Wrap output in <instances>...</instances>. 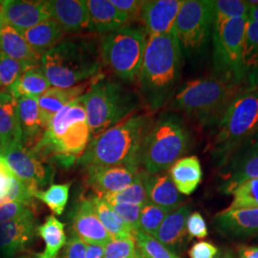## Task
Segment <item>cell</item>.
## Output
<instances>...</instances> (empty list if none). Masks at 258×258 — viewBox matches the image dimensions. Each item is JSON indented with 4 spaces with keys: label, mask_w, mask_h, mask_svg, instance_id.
<instances>
[{
    "label": "cell",
    "mask_w": 258,
    "mask_h": 258,
    "mask_svg": "<svg viewBox=\"0 0 258 258\" xmlns=\"http://www.w3.org/2000/svg\"><path fill=\"white\" fill-rule=\"evenodd\" d=\"M183 52L173 34L148 36L137 77L139 98L149 112L171 102L181 78Z\"/></svg>",
    "instance_id": "6da1fadb"
},
{
    "label": "cell",
    "mask_w": 258,
    "mask_h": 258,
    "mask_svg": "<svg viewBox=\"0 0 258 258\" xmlns=\"http://www.w3.org/2000/svg\"><path fill=\"white\" fill-rule=\"evenodd\" d=\"M102 66L101 38L70 36L41 56L40 68L53 87L68 89L96 77Z\"/></svg>",
    "instance_id": "7a4b0ae2"
},
{
    "label": "cell",
    "mask_w": 258,
    "mask_h": 258,
    "mask_svg": "<svg viewBox=\"0 0 258 258\" xmlns=\"http://www.w3.org/2000/svg\"><path fill=\"white\" fill-rule=\"evenodd\" d=\"M152 120L135 112L92 139L78 164L87 166H127L139 170L144 139Z\"/></svg>",
    "instance_id": "3957f363"
},
{
    "label": "cell",
    "mask_w": 258,
    "mask_h": 258,
    "mask_svg": "<svg viewBox=\"0 0 258 258\" xmlns=\"http://www.w3.org/2000/svg\"><path fill=\"white\" fill-rule=\"evenodd\" d=\"M90 140L86 112L79 97L55 115L41 139L30 150L41 161L53 160L70 166L82 157Z\"/></svg>",
    "instance_id": "277c9868"
},
{
    "label": "cell",
    "mask_w": 258,
    "mask_h": 258,
    "mask_svg": "<svg viewBox=\"0 0 258 258\" xmlns=\"http://www.w3.org/2000/svg\"><path fill=\"white\" fill-rule=\"evenodd\" d=\"M258 135V89L238 94L212 125L208 149L221 166Z\"/></svg>",
    "instance_id": "5b68a950"
},
{
    "label": "cell",
    "mask_w": 258,
    "mask_h": 258,
    "mask_svg": "<svg viewBox=\"0 0 258 258\" xmlns=\"http://www.w3.org/2000/svg\"><path fill=\"white\" fill-rule=\"evenodd\" d=\"M191 143V132L182 116L177 112H165L151 122L145 136L141 165L150 174L164 172L184 156Z\"/></svg>",
    "instance_id": "8992f818"
},
{
    "label": "cell",
    "mask_w": 258,
    "mask_h": 258,
    "mask_svg": "<svg viewBox=\"0 0 258 258\" xmlns=\"http://www.w3.org/2000/svg\"><path fill=\"white\" fill-rule=\"evenodd\" d=\"M245 91L249 90L214 77L198 78L184 83L176 92L169 109L184 113L202 126H212L229 103Z\"/></svg>",
    "instance_id": "52a82bcc"
},
{
    "label": "cell",
    "mask_w": 258,
    "mask_h": 258,
    "mask_svg": "<svg viewBox=\"0 0 258 258\" xmlns=\"http://www.w3.org/2000/svg\"><path fill=\"white\" fill-rule=\"evenodd\" d=\"M81 99L86 112L91 140L137 112L140 104L136 93L105 78L93 82Z\"/></svg>",
    "instance_id": "ba28073f"
},
{
    "label": "cell",
    "mask_w": 258,
    "mask_h": 258,
    "mask_svg": "<svg viewBox=\"0 0 258 258\" xmlns=\"http://www.w3.org/2000/svg\"><path fill=\"white\" fill-rule=\"evenodd\" d=\"M148 37L144 26L131 25L102 35V65L107 66L120 80L135 82L143 62Z\"/></svg>",
    "instance_id": "9c48e42d"
},
{
    "label": "cell",
    "mask_w": 258,
    "mask_h": 258,
    "mask_svg": "<svg viewBox=\"0 0 258 258\" xmlns=\"http://www.w3.org/2000/svg\"><path fill=\"white\" fill-rule=\"evenodd\" d=\"M247 24L248 19L213 20L212 34L213 77L242 87V50Z\"/></svg>",
    "instance_id": "30bf717a"
},
{
    "label": "cell",
    "mask_w": 258,
    "mask_h": 258,
    "mask_svg": "<svg viewBox=\"0 0 258 258\" xmlns=\"http://www.w3.org/2000/svg\"><path fill=\"white\" fill-rule=\"evenodd\" d=\"M213 1L184 0L173 28L182 52L198 55L206 50L213 28Z\"/></svg>",
    "instance_id": "8fae6325"
},
{
    "label": "cell",
    "mask_w": 258,
    "mask_h": 258,
    "mask_svg": "<svg viewBox=\"0 0 258 258\" xmlns=\"http://www.w3.org/2000/svg\"><path fill=\"white\" fill-rule=\"evenodd\" d=\"M218 172V188L232 195L240 184L258 178V135L223 164Z\"/></svg>",
    "instance_id": "7c38bea8"
},
{
    "label": "cell",
    "mask_w": 258,
    "mask_h": 258,
    "mask_svg": "<svg viewBox=\"0 0 258 258\" xmlns=\"http://www.w3.org/2000/svg\"><path fill=\"white\" fill-rule=\"evenodd\" d=\"M14 175L22 182L43 186L51 182L53 172L42 161L22 144L7 148L1 155Z\"/></svg>",
    "instance_id": "4fadbf2b"
},
{
    "label": "cell",
    "mask_w": 258,
    "mask_h": 258,
    "mask_svg": "<svg viewBox=\"0 0 258 258\" xmlns=\"http://www.w3.org/2000/svg\"><path fill=\"white\" fill-rule=\"evenodd\" d=\"M70 230L73 236L83 240L85 244L105 247L112 239L100 221L91 198H83L76 204Z\"/></svg>",
    "instance_id": "5bb4252c"
},
{
    "label": "cell",
    "mask_w": 258,
    "mask_h": 258,
    "mask_svg": "<svg viewBox=\"0 0 258 258\" xmlns=\"http://www.w3.org/2000/svg\"><path fill=\"white\" fill-rule=\"evenodd\" d=\"M184 0H149L144 1L140 18L148 36L173 34L179 10Z\"/></svg>",
    "instance_id": "9a60e30c"
},
{
    "label": "cell",
    "mask_w": 258,
    "mask_h": 258,
    "mask_svg": "<svg viewBox=\"0 0 258 258\" xmlns=\"http://www.w3.org/2000/svg\"><path fill=\"white\" fill-rule=\"evenodd\" d=\"M86 169V183L99 198L124 189L135 181L140 171L121 166H87Z\"/></svg>",
    "instance_id": "2e32d148"
},
{
    "label": "cell",
    "mask_w": 258,
    "mask_h": 258,
    "mask_svg": "<svg viewBox=\"0 0 258 258\" xmlns=\"http://www.w3.org/2000/svg\"><path fill=\"white\" fill-rule=\"evenodd\" d=\"M1 17L19 32L37 26L51 19L47 1H3Z\"/></svg>",
    "instance_id": "e0dca14e"
},
{
    "label": "cell",
    "mask_w": 258,
    "mask_h": 258,
    "mask_svg": "<svg viewBox=\"0 0 258 258\" xmlns=\"http://www.w3.org/2000/svg\"><path fill=\"white\" fill-rule=\"evenodd\" d=\"M223 234L233 238H247L258 234V208L225 210L214 219Z\"/></svg>",
    "instance_id": "ac0fdd59"
},
{
    "label": "cell",
    "mask_w": 258,
    "mask_h": 258,
    "mask_svg": "<svg viewBox=\"0 0 258 258\" xmlns=\"http://www.w3.org/2000/svg\"><path fill=\"white\" fill-rule=\"evenodd\" d=\"M36 217L0 223V254L13 256L25 249L37 232Z\"/></svg>",
    "instance_id": "d6986e66"
},
{
    "label": "cell",
    "mask_w": 258,
    "mask_h": 258,
    "mask_svg": "<svg viewBox=\"0 0 258 258\" xmlns=\"http://www.w3.org/2000/svg\"><path fill=\"white\" fill-rule=\"evenodd\" d=\"M190 210L188 205H182L178 209L169 212L153 238L166 249H170L175 253L183 250L188 240L191 239L185 226L186 219L190 214Z\"/></svg>",
    "instance_id": "ffe728a7"
},
{
    "label": "cell",
    "mask_w": 258,
    "mask_h": 258,
    "mask_svg": "<svg viewBox=\"0 0 258 258\" xmlns=\"http://www.w3.org/2000/svg\"><path fill=\"white\" fill-rule=\"evenodd\" d=\"M51 19L55 21L64 33H78L89 30V16L85 1L51 0L47 1Z\"/></svg>",
    "instance_id": "44dd1931"
},
{
    "label": "cell",
    "mask_w": 258,
    "mask_h": 258,
    "mask_svg": "<svg viewBox=\"0 0 258 258\" xmlns=\"http://www.w3.org/2000/svg\"><path fill=\"white\" fill-rule=\"evenodd\" d=\"M143 182L148 201L170 212L178 209L184 202V196L179 192L170 176L166 172L150 174L142 171Z\"/></svg>",
    "instance_id": "7402d4cb"
},
{
    "label": "cell",
    "mask_w": 258,
    "mask_h": 258,
    "mask_svg": "<svg viewBox=\"0 0 258 258\" xmlns=\"http://www.w3.org/2000/svg\"><path fill=\"white\" fill-rule=\"evenodd\" d=\"M89 16V31L104 35L128 25V16L117 9L108 0L85 1Z\"/></svg>",
    "instance_id": "603a6c76"
},
{
    "label": "cell",
    "mask_w": 258,
    "mask_h": 258,
    "mask_svg": "<svg viewBox=\"0 0 258 258\" xmlns=\"http://www.w3.org/2000/svg\"><path fill=\"white\" fill-rule=\"evenodd\" d=\"M0 143L3 152L12 146L22 144L18 100L8 89H0Z\"/></svg>",
    "instance_id": "cb8c5ba5"
},
{
    "label": "cell",
    "mask_w": 258,
    "mask_h": 258,
    "mask_svg": "<svg viewBox=\"0 0 258 258\" xmlns=\"http://www.w3.org/2000/svg\"><path fill=\"white\" fill-rule=\"evenodd\" d=\"M0 51L10 57L36 67L41 57L30 47L18 30L12 27L0 13Z\"/></svg>",
    "instance_id": "d4e9b609"
},
{
    "label": "cell",
    "mask_w": 258,
    "mask_h": 258,
    "mask_svg": "<svg viewBox=\"0 0 258 258\" xmlns=\"http://www.w3.org/2000/svg\"><path fill=\"white\" fill-rule=\"evenodd\" d=\"M89 83H83L72 88L50 87L38 99V108L42 123L46 129L49 122L70 102L81 97L87 90Z\"/></svg>",
    "instance_id": "484cf974"
},
{
    "label": "cell",
    "mask_w": 258,
    "mask_h": 258,
    "mask_svg": "<svg viewBox=\"0 0 258 258\" xmlns=\"http://www.w3.org/2000/svg\"><path fill=\"white\" fill-rule=\"evenodd\" d=\"M19 124L22 133V145L34 148L41 139L45 127L39 114L37 99L21 98L18 100Z\"/></svg>",
    "instance_id": "4316f807"
},
{
    "label": "cell",
    "mask_w": 258,
    "mask_h": 258,
    "mask_svg": "<svg viewBox=\"0 0 258 258\" xmlns=\"http://www.w3.org/2000/svg\"><path fill=\"white\" fill-rule=\"evenodd\" d=\"M242 85L258 89V23L249 19L242 50Z\"/></svg>",
    "instance_id": "83f0119b"
},
{
    "label": "cell",
    "mask_w": 258,
    "mask_h": 258,
    "mask_svg": "<svg viewBox=\"0 0 258 258\" xmlns=\"http://www.w3.org/2000/svg\"><path fill=\"white\" fill-rule=\"evenodd\" d=\"M30 47L40 57L56 46L63 38L64 31L53 19L19 32Z\"/></svg>",
    "instance_id": "f1b7e54d"
},
{
    "label": "cell",
    "mask_w": 258,
    "mask_h": 258,
    "mask_svg": "<svg viewBox=\"0 0 258 258\" xmlns=\"http://www.w3.org/2000/svg\"><path fill=\"white\" fill-rule=\"evenodd\" d=\"M168 174L180 194L190 195L201 183L203 170L197 157H183L171 166Z\"/></svg>",
    "instance_id": "f546056e"
},
{
    "label": "cell",
    "mask_w": 258,
    "mask_h": 258,
    "mask_svg": "<svg viewBox=\"0 0 258 258\" xmlns=\"http://www.w3.org/2000/svg\"><path fill=\"white\" fill-rule=\"evenodd\" d=\"M50 86L51 84L40 66H36L27 69L8 90L17 100L21 98L38 99Z\"/></svg>",
    "instance_id": "4dcf8cb0"
},
{
    "label": "cell",
    "mask_w": 258,
    "mask_h": 258,
    "mask_svg": "<svg viewBox=\"0 0 258 258\" xmlns=\"http://www.w3.org/2000/svg\"><path fill=\"white\" fill-rule=\"evenodd\" d=\"M65 225L54 215H50L45 222L37 228V234L45 243V249L36 253V258H57L58 253L63 249L66 243Z\"/></svg>",
    "instance_id": "1f68e13d"
},
{
    "label": "cell",
    "mask_w": 258,
    "mask_h": 258,
    "mask_svg": "<svg viewBox=\"0 0 258 258\" xmlns=\"http://www.w3.org/2000/svg\"><path fill=\"white\" fill-rule=\"evenodd\" d=\"M91 200L100 221L102 222V226L109 233L112 239H135V232L111 209L108 204L97 196L92 197Z\"/></svg>",
    "instance_id": "d6a6232c"
},
{
    "label": "cell",
    "mask_w": 258,
    "mask_h": 258,
    "mask_svg": "<svg viewBox=\"0 0 258 258\" xmlns=\"http://www.w3.org/2000/svg\"><path fill=\"white\" fill-rule=\"evenodd\" d=\"M102 199L106 203L132 204L141 206L148 204L149 201L143 182L142 171H139L135 181L127 187L115 194H106L102 196Z\"/></svg>",
    "instance_id": "836d02e7"
},
{
    "label": "cell",
    "mask_w": 258,
    "mask_h": 258,
    "mask_svg": "<svg viewBox=\"0 0 258 258\" xmlns=\"http://www.w3.org/2000/svg\"><path fill=\"white\" fill-rule=\"evenodd\" d=\"M71 183L52 184L46 190H38L36 198L46 205L54 214L61 215L69 199Z\"/></svg>",
    "instance_id": "e575fe53"
},
{
    "label": "cell",
    "mask_w": 258,
    "mask_h": 258,
    "mask_svg": "<svg viewBox=\"0 0 258 258\" xmlns=\"http://www.w3.org/2000/svg\"><path fill=\"white\" fill-rule=\"evenodd\" d=\"M169 212V210L148 202L141 210L138 231L153 237Z\"/></svg>",
    "instance_id": "d590c367"
},
{
    "label": "cell",
    "mask_w": 258,
    "mask_h": 258,
    "mask_svg": "<svg viewBox=\"0 0 258 258\" xmlns=\"http://www.w3.org/2000/svg\"><path fill=\"white\" fill-rule=\"evenodd\" d=\"M213 20L248 19L249 4L242 0H217L213 1Z\"/></svg>",
    "instance_id": "8d00e7d4"
},
{
    "label": "cell",
    "mask_w": 258,
    "mask_h": 258,
    "mask_svg": "<svg viewBox=\"0 0 258 258\" xmlns=\"http://www.w3.org/2000/svg\"><path fill=\"white\" fill-rule=\"evenodd\" d=\"M232 196L229 210L258 208V178L240 184Z\"/></svg>",
    "instance_id": "74e56055"
},
{
    "label": "cell",
    "mask_w": 258,
    "mask_h": 258,
    "mask_svg": "<svg viewBox=\"0 0 258 258\" xmlns=\"http://www.w3.org/2000/svg\"><path fill=\"white\" fill-rule=\"evenodd\" d=\"M29 68L32 66L16 60L0 51V86L9 89Z\"/></svg>",
    "instance_id": "f35d334b"
},
{
    "label": "cell",
    "mask_w": 258,
    "mask_h": 258,
    "mask_svg": "<svg viewBox=\"0 0 258 258\" xmlns=\"http://www.w3.org/2000/svg\"><path fill=\"white\" fill-rule=\"evenodd\" d=\"M138 249L149 258H180L177 253L166 249L152 236L137 231L134 234Z\"/></svg>",
    "instance_id": "ab89813d"
},
{
    "label": "cell",
    "mask_w": 258,
    "mask_h": 258,
    "mask_svg": "<svg viewBox=\"0 0 258 258\" xmlns=\"http://www.w3.org/2000/svg\"><path fill=\"white\" fill-rule=\"evenodd\" d=\"M136 253L135 239H111L104 247L102 258H132Z\"/></svg>",
    "instance_id": "60d3db41"
},
{
    "label": "cell",
    "mask_w": 258,
    "mask_h": 258,
    "mask_svg": "<svg viewBox=\"0 0 258 258\" xmlns=\"http://www.w3.org/2000/svg\"><path fill=\"white\" fill-rule=\"evenodd\" d=\"M111 209L125 222L131 230L136 232L139 230L140 213L143 206L124 203H107Z\"/></svg>",
    "instance_id": "b9f144b4"
},
{
    "label": "cell",
    "mask_w": 258,
    "mask_h": 258,
    "mask_svg": "<svg viewBox=\"0 0 258 258\" xmlns=\"http://www.w3.org/2000/svg\"><path fill=\"white\" fill-rule=\"evenodd\" d=\"M35 217V213L26 205L12 202L0 206V223Z\"/></svg>",
    "instance_id": "7bdbcfd3"
},
{
    "label": "cell",
    "mask_w": 258,
    "mask_h": 258,
    "mask_svg": "<svg viewBox=\"0 0 258 258\" xmlns=\"http://www.w3.org/2000/svg\"><path fill=\"white\" fill-rule=\"evenodd\" d=\"M186 231L190 238L195 237L199 239L206 238L209 234L208 226L200 212H194L190 213L186 219Z\"/></svg>",
    "instance_id": "ee69618b"
},
{
    "label": "cell",
    "mask_w": 258,
    "mask_h": 258,
    "mask_svg": "<svg viewBox=\"0 0 258 258\" xmlns=\"http://www.w3.org/2000/svg\"><path fill=\"white\" fill-rule=\"evenodd\" d=\"M85 252L86 244L83 240L72 235L66 241L58 258H85Z\"/></svg>",
    "instance_id": "f6af8a7d"
},
{
    "label": "cell",
    "mask_w": 258,
    "mask_h": 258,
    "mask_svg": "<svg viewBox=\"0 0 258 258\" xmlns=\"http://www.w3.org/2000/svg\"><path fill=\"white\" fill-rule=\"evenodd\" d=\"M219 249L211 242L199 241L188 251L190 258H215Z\"/></svg>",
    "instance_id": "bcb514c9"
},
{
    "label": "cell",
    "mask_w": 258,
    "mask_h": 258,
    "mask_svg": "<svg viewBox=\"0 0 258 258\" xmlns=\"http://www.w3.org/2000/svg\"><path fill=\"white\" fill-rule=\"evenodd\" d=\"M15 175L5 159L0 156V202L9 192Z\"/></svg>",
    "instance_id": "7dc6e473"
},
{
    "label": "cell",
    "mask_w": 258,
    "mask_h": 258,
    "mask_svg": "<svg viewBox=\"0 0 258 258\" xmlns=\"http://www.w3.org/2000/svg\"><path fill=\"white\" fill-rule=\"evenodd\" d=\"M112 4L120 10L125 15H127L129 19H134L140 18L141 9L144 1L138 0H112Z\"/></svg>",
    "instance_id": "c3c4849f"
},
{
    "label": "cell",
    "mask_w": 258,
    "mask_h": 258,
    "mask_svg": "<svg viewBox=\"0 0 258 258\" xmlns=\"http://www.w3.org/2000/svg\"><path fill=\"white\" fill-rule=\"evenodd\" d=\"M237 258H258V246L240 245L237 248Z\"/></svg>",
    "instance_id": "681fc988"
},
{
    "label": "cell",
    "mask_w": 258,
    "mask_h": 258,
    "mask_svg": "<svg viewBox=\"0 0 258 258\" xmlns=\"http://www.w3.org/2000/svg\"><path fill=\"white\" fill-rule=\"evenodd\" d=\"M104 253V247L99 245L86 244L85 258H102Z\"/></svg>",
    "instance_id": "f907efd6"
},
{
    "label": "cell",
    "mask_w": 258,
    "mask_h": 258,
    "mask_svg": "<svg viewBox=\"0 0 258 258\" xmlns=\"http://www.w3.org/2000/svg\"><path fill=\"white\" fill-rule=\"evenodd\" d=\"M248 19L249 21L258 23V6H253V5H249V4Z\"/></svg>",
    "instance_id": "816d5d0a"
},
{
    "label": "cell",
    "mask_w": 258,
    "mask_h": 258,
    "mask_svg": "<svg viewBox=\"0 0 258 258\" xmlns=\"http://www.w3.org/2000/svg\"><path fill=\"white\" fill-rule=\"evenodd\" d=\"M215 258H237L235 253L230 249H220Z\"/></svg>",
    "instance_id": "f5cc1de1"
},
{
    "label": "cell",
    "mask_w": 258,
    "mask_h": 258,
    "mask_svg": "<svg viewBox=\"0 0 258 258\" xmlns=\"http://www.w3.org/2000/svg\"><path fill=\"white\" fill-rule=\"evenodd\" d=\"M249 5H253V6H258V0H249L247 1Z\"/></svg>",
    "instance_id": "db71d44e"
},
{
    "label": "cell",
    "mask_w": 258,
    "mask_h": 258,
    "mask_svg": "<svg viewBox=\"0 0 258 258\" xmlns=\"http://www.w3.org/2000/svg\"><path fill=\"white\" fill-rule=\"evenodd\" d=\"M138 257L139 258H149L147 256V255H145L143 252H141L140 250L138 249Z\"/></svg>",
    "instance_id": "11a10c76"
},
{
    "label": "cell",
    "mask_w": 258,
    "mask_h": 258,
    "mask_svg": "<svg viewBox=\"0 0 258 258\" xmlns=\"http://www.w3.org/2000/svg\"><path fill=\"white\" fill-rule=\"evenodd\" d=\"M2 153H3V148H2V146H1V143H0V156L2 155Z\"/></svg>",
    "instance_id": "9f6ffc18"
},
{
    "label": "cell",
    "mask_w": 258,
    "mask_h": 258,
    "mask_svg": "<svg viewBox=\"0 0 258 258\" xmlns=\"http://www.w3.org/2000/svg\"><path fill=\"white\" fill-rule=\"evenodd\" d=\"M2 6H3V1H0V13H1V10H2Z\"/></svg>",
    "instance_id": "6f0895ef"
},
{
    "label": "cell",
    "mask_w": 258,
    "mask_h": 258,
    "mask_svg": "<svg viewBox=\"0 0 258 258\" xmlns=\"http://www.w3.org/2000/svg\"><path fill=\"white\" fill-rule=\"evenodd\" d=\"M132 258H139L138 257V249H137V253L135 254V256H133Z\"/></svg>",
    "instance_id": "680465c9"
},
{
    "label": "cell",
    "mask_w": 258,
    "mask_h": 258,
    "mask_svg": "<svg viewBox=\"0 0 258 258\" xmlns=\"http://www.w3.org/2000/svg\"><path fill=\"white\" fill-rule=\"evenodd\" d=\"M20 258H36V257H31V256H23V257Z\"/></svg>",
    "instance_id": "91938a15"
},
{
    "label": "cell",
    "mask_w": 258,
    "mask_h": 258,
    "mask_svg": "<svg viewBox=\"0 0 258 258\" xmlns=\"http://www.w3.org/2000/svg\"><path fill=\"white\" fill-rule=\"evenodd\" d=\"M0 206H2V204H1V202H0Z\"/></svg>",
    "instance_id": "94428289"
},
{
    "label": "cell",
    "mask_w": 258,
    "mask_h": 258,
    "mask_svg": "<svg viewBox=\"0 0 258 258\" xmlns=\"http://www.w3.org/2000/svg\"><path fill=\"white\" fill-rule=\"evenodd\" d=\"M0 87H1V86H0Z\"/></svg>",
    "instance_id": "6125c7cd"
}]
</instances>
